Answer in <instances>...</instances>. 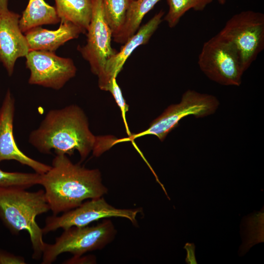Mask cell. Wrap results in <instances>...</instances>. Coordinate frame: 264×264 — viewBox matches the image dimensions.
<instances>
[{
    "label": "cell",
    "instance_id": "6da1fadb",
    "mask_svg": "<svg viewBox=\"0 0 264 264\" xmlns=\"http://www.w3.org/2000/svg\"><path fill=\"white\" fill-rule=\"evenodd\" d=\"M111 135L95 136L90 131L88 118L76 105L49 110L39 127L32 131L28 141L39 152L71 155L77 150L81 161L90 153L98 157L116 144Z\"/></svg>",
    "mask_w": 264,
    "mask_h": 264
},
{
    "label": "cell",
    "instance_id": "7a4b0ae2",
    "mask_svg": "<svg viewBox=\"0 0 264 264\" xmlns=\"http://www.w3.org/2000/svg\"><path fill=\"white\" fill-rule=\"evenodd\" d=\"M46 200L57 215L80 206L85 200L98 198L108 193L101 173L73 163L66 154H57L50 169L41 175Z\"/></svg>",
    "mask_w": 264,
    "mask_h": 264
},
{
    "label": "cell",
    "instance_id": "3957f363",
    "mask_svg": "<svg viewBox=\"0 0 264 264\" xmlns=\"http://www.w3.org/2000/svg\"><path fill=\"white\" fill-rule=\"evenodd\" d=\"M49 210L44 190L29 192L17 187H0V219L13 234L28 232L34 260L42 258L45 243L36 218Z\"/></svg>",
    "mask_w": 264,
    "mask_h": 264
},
{
    "label": "cell",
    "instance_id": "277c9868",
    "mask_svg": "<svg viewBox=\"0 0 264 264\" xmlns=\"http://www.w3.org/2000/svg\"><path fill=\"white\" fill-rule=\"evenodd\" d=\"M116 234V230L110 220L94 226H72L64 229L54 243H45L42 264H51L63 253L68 252L73 257H78L101 249L113 240Z\"/></svg>",
    "mask_w": 264,
    "mask_h": 264
},
{
    "label": "cell",
    "instance_id": "5b68a950",
    "mask_svg": "<svg viewBox=\"0 0 264 264\" xmlns=\"http://www.w3.org/2000/svg\"><path fill=\"white\" fill-rule=\"evenodd\" d=\"M219 106V100L214 96L189 89L183 93L180 103L169 106L146 130L117 139L116 143L132 141L146 135H154L162 141L184 117L190 115L196 117L207 116L214 113Z\"/></svg>",
    "mask_w": 264,
    "mask_h": 264
},
{
    "label": "cell",
    "instance_id": "8992f818",
    "mask_svg": "<svg viewBox=\"0 0 264 264\" xmlns=\"http://www.w3.org/2000/svg\"><path fill=\"white\" fill-rule=\"evenodd\" d=\"M218 34L235 48L245 71L264 48V14L250 10L237 13Z\"/></svg>",
    "mask_w": 264,
    "mask_h": 264
},
{
    "label": "cell",
    "instance_id": "52a82bcc",
    "mask_svg": "<svg viewBox=\"0 0 264 264\" xmlns=\"http://www.w3.org/2000/svg\"><path fill=\"white\" fill-rule=\"evenodd\" d=\"M200 70L222 85L239 86L243 72L235 48L218 34L205 42L198 58Z\"/></svg>",
    "mask_w": 264,
    "mask_h": 264
},
{
    "label": "cell",
    "instance_id": "ba28073f",
    "mask_svg": "<svg viewBox=\"0 0 264 264\" xmlns=\"http://www.w3.org/2000/svg\"><path fill=\"white\" fill-rule=\"evenodd\" d=\"M140 212V209L115 208L102 197L83 202L80 206L63 213L61 216L48 217L42 229L43 234H46L59 228L65 229L72 226H87L99 220L112 217L126 218L136 224L137 215Z\"/></svg>",
    "mask_w": 264,
    "mask_h": 264
},
{
    "label": "cell",
    "instance_id": "9c48e42d",
    "mask_svg": "<svg viewBox=\"0 0 264 264\" xmlns=\"http://www.w3.org/2000/svg\"><path fill=\"white\" fill-rule=\"evenodd\" d=\"M91 21L86 32L87 43L77 50L98 78L103 74L108 60L117 52L111 47L112 34L106 19L101 0H91Z\"/></svg>",
    "mask_w": 264,
    "mask_h": 264
},
{
    "label": "cell",
    "instance_id": "30bf717a",
    "mask_svg": "<svg viewBox=\"0 0 264 264\" xmlns=\"http://www.w3.org/2000/svg\"><path fill=\"white\" fill-rule=\"evenodd\" d=\"M26 66L30 74L28 83L58 90L76 73L73 60L61 57L54 52L30 50L25 56Z\"/></svg>",
    "mask_w": 264,
    "mask_h": 264
},
{
    "label": "cell",
    "instance_id": "8fae6325",
    "mask_svg": "<svg viewBox=\"0 0 264 264\" xmlns=\"http://www.w3.org/2000/svg\"><path fill=\"white\" fill-rule=\"evenodd\" d=\"M15 110V100L8 89L0 109V162L16 160L30 167L36 173L44 174L51 166L27 156L19 149L15 142L13 134Z\"/></svg>",
    "mask_w": 264,
    "mask_h": 264
},
{
    "label": "cell",
    "instance_id": "7c38bea8",
    "mask_svg": "<svg viewBox=\"0 0 264 264\" xmlns=\"http://www.w3.org/2000/svg\"><path fill=\"white\" fill-rule=\"evenodd\" d=\"M20 16L8 9L0 12V62L9 76L17 60L30 51L26 38L19 25Z\"/></svg>",
    "mask_w": 264,
    "mask_h": 264
},
{
    "label": "cell",
    "instance_id": "4fadbf2b",
    "mask_svg": "<svg viewBox=\"0 0 264 264\" xmlns=\"http://www.w3.org/2000/svg\"><path fill=\"white\" fill-rule=\"evenodd\" d=\"M164 14L160 10L148 22L140 26L137 31L123 44L119 51L112 55L107 61L102 75L98 78L100 89L106 91L112 78H116L126 61L138 46L148 43L162 21Z\"/></svg>",
    "mask_w": 264,
    "mask_h": 264
},
{
    "label": "cell",
    "instance_id": "5bb4252c",
    "mask_svg": "<svg viewBox=\"0 0 264 264\" xmlns=\"http://www.w3.org/2000/svg\"><path fill=\"white\" fill-rule=\"evenodd\" d=\"M60 22L59 28L55 30L38 26L25 32L30 50L54 52L66 42L85 33L81 28L70 22Z\"/></svg>",
    "mask_w": 264,
    "mask_h": 264
},
{
    "label": "cell",
    "instance_id": "9a60e30c",
    "mask_svg": "<svg viewBox=\"0 0 264 264\" xmlns=\"http://www.w3.org/2000/svg\"><path fill=\"white\" fill-rule=\"evenodd\" d=\"M60 21L55 7L44 0H29L19 20L22 32L44 24H56Z\"/></svg>",
    "mask_w": 264,
    "mask_h": 264
},
{
    "label": "cell",
    "instance_id": "2e32d148",
    "mask_svg": "<svg viewBox=\"0 0 264 264\" xmlns=\"http://www.w3.org/2000/svg\"><path fill=\"white\" fill-rule=\"evenodd\" d=\"M54 0L55 7L60 20L73 23L86 33L92 16V0Z\"/></svg>",
    "mask_w": 264,
    "mask_h": 264
},
{
    "label": "cell",
    "instance_id": "e0dca14e",
    "mask_svg": "<svg viewBox=\"0 0 264 264\" xmlns=\"http://www.w3.org/2000/svg\"><path fill=\"white\" fill-rule=\"evenodd\" d=\"M160 0H132L122 28L119 33L112 38L113 41L117 43L124 44L137 31L145 16Z\"/></svg>",
    "mask_w": 264,
    "mask_h": 264
},
{
    "label": "cell",
    "instance_id": "ac0fdd59",
    "mask_svg": "<svg viewBox=\"0 0 264 264\" xmlns=\"http://www.w3.org/2000/svg\"><path fill=\"white\" fill-rule=\"evenodd\" d=\"M169 6L168 13L164 20L170 28L175 27L181 17L190 9L203 10L213 0H166Z\"/></svg>",
    "mask_w": 264,
    "mask_h": 264
},
{
    "label": "cell",
    "instance_id": "d6986e66",
    "mask_svg": "<svg viewBox=\"0 0 264 264\" xmlns=\"http://www.w3.org/2000/svg\"><path fill=\"white\" fill-rule=\"evenodd\" d=\"M107 22L112 38L121 30L132 0H101Z\"/></svg>",
    "mask_w": 264,
    "mask_h": 264
},
{
    "label": "cell",
    "instance_id": "ffe728a7",
    "mask_svg": "<svg viewBox=\"0 0 264 264\" xmlns=\"http://www.w3.org/2000/svg\"><path fill=\"white\" fill-rule=\"evenodd\" d=\"M41 175L35 172H9L0 169V187L13 186L27 189L40 184Z\"/></svg>",
    "mask_w": 264,
    "mask_h": 264
},
{
    "label": "cell",
    "instance_id": "44dd1931",
    "mask_svg": "<svg viewBox=\"0 0 264 264\" xmlns=\"http://www.w3.org/2000/svg\"><path fill=\"white\" fill-rule=\"evenodd\" d=\"M106 91L110 92L119 107L126 132L128 136H130L132 133L129 130L126 118V113L129 111V105L123 97L121 89L117 84L116 78L112 79L107 88Z\"/></svg>",
    "mask_w": 264,
    "mask_h": 264
},
{
    "label": "cell",
    "instance_id": "7402d4cb",
    "mask_svg": "<svg viewBox=\"0 0 264 264\" xmlns=\"http://www.w3.org/2000/svg\"><path fill=\"white\" fill-rule=\"evenodd\" d=\"M24 258L0 249V264H25Z\"/></svg>",
    "mask_w": 264,
    "mask_h": 264
},
{
    "label": "cell",
    "instance_id": "603a6c76",
    "mask_svg": "<svg viewBox=\"0 0 264 264\" xmlns=\"http://www.w3.org/2000/svg\"><path fill=\"white\" fill-rule=\"evenodd\" d=\"M95 262V258L92 256H86L82 257V256L78 257H72L71 259L66 260L63 263L64 264H84L89 263L92 264Z\"/></svg>",
    "mask_w": 264,
    "mask_h": 264
},
{
    "label": "cell",
    "instance_id": "cb8c5ba5",
    "mask_svg": "<svg viewBox=\"0 0 264 264\" xmlns=\"http://www.w3.org/2000/svg\"><path fill=\"white\" fill-rule=\"evenodd\" d=\"M184 248L187 250V255L186 262L188 264H197L195 255V246L194 243H187Z\"/></svg>",
    "mask_w": 264,
    "mask_h": 264
},
{
    "label": "cell",
    "instance_id": "d4e9b609",
    "mask_svg": "<svg viewBox=\"0 0 264 264\" xmlns=\"http://www.w3.org/2000/svg\"><path fill=\"white\" fill-rule=\"evenodd\" d=\"M8 0H0V12L8 9Z\"/></svg>",
    "mask_w": 264,
    "mask_h": 264
},
{
    "label": "cell",
    "instance_id": "484cf974",
    "mask_svg": "<svg viewBox=\"0 0 264 264\" xmlns=\"http://www.w3.org/2000/svg\"><path fill=\"white\" fill-rule=\"evenodd\" d=\"M218 1L220 4L223 5L225 3L226 0H218Z\"/></svg>",
    "mask_w": 264,
    "mask_h": 264
},
{
    "label": "cell",
    "instance_id": "4316f807",
    "mask_svg": "<svg viewBox=\"0 0 264 264\" xmlns=\"http://www.w3.org/2000/svg\"></svg>",
    "mask_w": 264,
    "mask_h": 264
}]
</instances>
